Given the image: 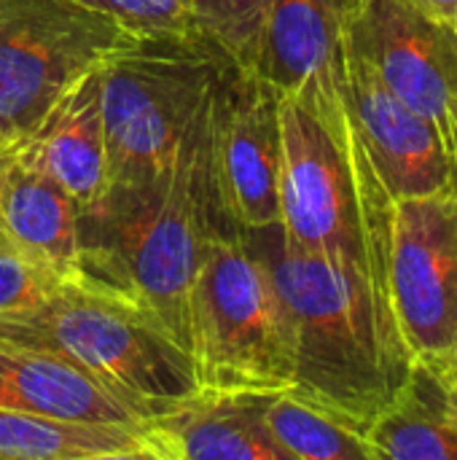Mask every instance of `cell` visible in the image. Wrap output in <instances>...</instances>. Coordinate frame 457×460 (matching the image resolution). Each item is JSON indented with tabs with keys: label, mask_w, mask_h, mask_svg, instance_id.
<instances>
[{
	"label": "cell",
	"mask_w": 457,
	"mask_h": 460,
	"mask_svg": "<svg viewBox=\"0 0 457 460\" xmlns=\"http://www.w3.org/2000/svg\"><path fill=\"white\" fill-rule=\"evenodd\" d=\"M294 326V388L366 437L412 380L388 286L353 261L288 248L277 226L248 232Z\"/></svg>",
	"instance_id": "6da1fadb"
},
{
	"label": "cell",
	"mask_w": 457,
	"mask_h": 460,
	"mask_svg": "<svg viewBox=\"0 0 457 460\" xmlns=\"http://www.w3.org/2000/svg\"><path fill=\"white\" fill-rule=\"evenodd\" d=\"M205 116L207 108L167 170L105 183L78 208V286L137 307L189 356L191 288L205 245L213 232H229L205 178Z\"/></svg>",
	"instance_id": "7a4b0ae2"
},
{
	"label": "cell",
	"mask_w": 457,
	"mask_h": 460,
	"mask_svg": "<svg viewBox=\"0 0 457 460\" xmlns=\"http://www.w3.org/2000/svg\"><path fill=\"white\" fill-rule=\"evenodd\" d=\"M280 237L288 248L358 264L388 286L393 199L356 129L334 137L299 100L277 97Z\"/></svg>",
	"instance_id": "3957f363"
},
{
	"label": "cell",
	"mask_w": 457,
	"mask_h": 460,
	"mask_svg": "<svg viewBox=\"0 0 457 460\" xmlns=\"http://www.w3.org/2000/svg\"><path fill=\"white\" fill-rule=\"evenodd\" d=\"M229 65L202 35H124L100 62L108 183L167 170Z\"/></svg>",
	"instance_id": "277c9868"
},
{
	"label": "cell",
	"mask_w": 457,
	"mask_h": 460,
	"mask_svg": "<svg viewBox=\"0 0 457 460\" xmlns=\"http://www.w3.org/2000/svg\"><path fill=\"white\" fill-rule=\"evenodd\" d=\"M191 361L199 388H294V326L272 272L245 234L213 232L191 288Z\"/></svg>",
	"instance_id": "5b68a950"
},
{
	"label": "cell",
	"mask_w": 457,
	"mask_h": 460,
	"mask_svg": "<svg viewBox=\"0 0 457 460\" xmlns=\"http://www.w3.org/2000/svg\"><path fill=\"white\" fill-rule=\"evenodd\" d=\"M0 337L48 350L154 412L199 391L191 356L159 323L92 288L67 286L30 313L0 318Z\"/></svg>",
	"instance_id": "8992f818"
},
{
	"label": "cell",
	"mask_w": 457,
	"mask_h": 460,
	"mask_svg": "<svg viewBox=\"0 0 457 460\" xmlns=\"http://www.w3.org/2000/svg\"><path fill=\"white\" fill-rule=\"evenodd\" d=\"M124 35L65 0H0V146L11 148Z\"/></svg>",
	"instance_id": "52a82bcc"
},
{
	"label": "cell",
	"mask_w": 457,
	"mask_h": 460,
	"mask_svg": "<svg viewBox=\"0 0 457 460\" xmlns=\"http://www.w3.org/2000/svg\"><path fill=\"white\" fill-rule=\"evenodd\" d=\"M205 178L224 229L248 234L280 224L277 94L237 62L207 102Z\"/></svg>",
	"instance_id": "ba28073f"
},
{
	"label": "cell",
	"mask_w": 457,
	"mask_h": 460,
	"mask_svg": "<svg viewBox=\"0 0 457 460\" xmlns=\"http://www.w3.org/2000/svg\"><path fill=\"white\" fill-rule=\"evenodd\" d=\"M388 283L412 361L457 353V191L393 202Z\"/></svg>",
	"instance_id": "9c48e42d"
},
{
	"label": "cell",
	"mask_w": 457,
	"mask_h": 460,
	"mask_svg": "<svg viewBox=\"0 0 457 460\" xmlns=\"http://www.w3.org/2000/svg\"><path fill=\"white\" fill-rule=\"evenodd\" d=\"M347 43L436 129L457 183V22L415 0H361Z\"/></svg>",
	"instance_id": "30bf717a"
},
{
	"label": "cell",
	"mask_w": 457,
	"mask_h": 460,
	"mask_svg": "<svg viewBox=\"0 0 457 460\" xmlns=\"http://www.w3.org/2000/svg\"><path fill=\"white\" fill-rule=\"evenodd\" d=\"M358 8L361 0H269L253 54L242 65L277 97L307 105L339 140L353 132L345 54Z\"/></svg>",
	"instance_id": "8fae6325"
},
{
	"label": "cell",
	"mask_w": 457,
	"mask_h": 460,
	"mask_svg": "<svg viewBox=\"0 0 457 460\" xmlns=\"http://www.w3.org/2000/svg\"><path fill=\"white\" fill-rule=\"evenodd\" d=\"M345 78L350 116L391 199L457 191L455 172L436 129L396 97L350 43Z\"/></svg>",
	"instance_id": "7c38bea8"
},
{
	"label": "cell",
	"mask_w": 457,
	"mask_h": 460,
	"mask_svg": "<svg viewBox=\"0 0 457 460\" xmlns=\"http://www.w3.org/2000/svg\"><path fill=\"white\" fill-rule=\"evenodd\" d=\"M100 62L81 73L8 148L11 159L51 178L78 208L89 205L108 183Z\"/></svg>",
	"instance_id": "4fadbf2b"
},
{
	"label": "cell",
	"mask_w": 457,
	"mask_h": 460,
	"mask_svg": "<svg viewBox=\"0 0 457 460\" xmlns=\"http://www.w3.org/2000/svg\"><path fill=\"white\" fill-rule=\"evenodd\" d=\"M0 407L24 410L32 415L92 423V426H121L145 434L154 410L116 394L75 364L38 350L13 340L0 337Z\"/></svg>",
	"instance_id": "5bb4252c"
},
{
	"label": "cell",
	"mask_w": 457,
	"mask_h": 460,
	"mask_svg": "<svg viewBox=\"0 0 457 460\" xmlns=\"http://www.w3.org/2000/svg\"><path fill=\"white\" fill-rule=\"evenodd\" d=\"M272 394L207 391L170 404L145 426L151 460H286L264 426Z\"/></svg>",
	"instance_id": "9a60e30c"
},
{
	"label": "cell",
	"mask_w": 457,
	"mask_h": 460,
	"mask_svg": "<svg viewBox=\"0 0 457 460\" xmlns=\"http://www.w3.org/2000/svg\"><path fill=\"white\" fill-rule=\"evenodd\" d=\"M0 224L59 280L81 283L78 202L51 178L11 159L0 189Z\"/></svg>",
	"instance_id": "2e32d148"
},
{
	"label": "cell",
	"mask_w": 457,
	"mask_h": 460,
	"mask_svg": "<svg viewBox=\"0 0 457 460\" xmlns=\"http://www.w3.org/2000/svg\"><path fill=\"white\" fill-rule=\"evenodd\" d=\"M151 458L145 434L121 426L65 423L0 407V460Z\"/></svg>",
	"instance_id": "e0dca14e"
},
{
	"label": "cell",
	"mask_w": 457,
	"mask_h": 460,
	"mask_svg": "<svg viewBox=\"0 0 457 460\" xmlns=\"http://www.w3.org/2000/svg\"><path fill=\"white\" fill-rule=\"evenodd\" d=\"M377 460H457V429L412 369L409 385L366 429Z\"/></svg>",
	"instance_id": "ac0fdd59"
},
{
	"label": "cell",
	"mask_w": 457,
	"mask_h": 460,
	"mask_svg": "<svg viewBox=\"0 0 457 460\" xmlns=\"http://www.w3.org/2000/svg\"><path fill=\"white\" fill-rule=\"evenodd\" d=\"M264 426L286 460H377L358 429L291 391L269 396Z\"/></svg>",
	"instance_id": "d6986e66"
},
{
	"label": "cell",
	"mask_w": 457,
	"mask_h": 460,
	"mask_svg": "<svg viewBox=\"0 0 457 460\" xmlns=\"http://www.w3.org/2000/svg\"><path fill=\"white\" fill-rule=\"evenodd\" d=\"M269 0H194L197 32L232 62L248 65Z\"/></svg>",
	"instance_id": "ffe728a7"
},
{
	"label": "cell",
	"mask_w": 457,
	"mask_h": 460,
	"mask_svg": "<svg viewBox=\"0 0 457 460\" xmlns=\"http://www.w3.org/2000/svg\"><path fill=\"white\" fill-rule=\"evenodd\" d=\"M65 288L67 283L32 259L0 224V318L30 313Z\"/></svg>",
	"instance_id": "44dd1931"
},
{
	"label": "cell",
	"mask_w": 457,
	"mask_h": 460,
	"mask_svg": "<svg viewBox=\"0 0 457 460\" xmlns=\"http://www.w3.org/2000/svg\"><path fill=\"white\" fill-rule=\"evenodd\" d=\"M110 19L127 35H199L194 0H65Z\"/></svg>",
	"instance_id": "7402d4cb"
},
{
	"label": "cell",
	"mask_w": 457,
	"mask_h": 460,
	"mask_svg": "<svg viewBox=\"0 0 457 460\" xmlns=\"http://www.w3.org/2000/svg\"><path fill=\"white\" fill-rule=\"evenodd\" d=\"M420 8L442 16V19H450V22H457V0H415Z\"/></svg>",
	"instance_id": "603a6c76"
},
{
	"label": "cell",
	"mask_w": 457,
	"mask_h": 460,
	"mask_svg": "<svg viewBox=\"0 0 457 460\" xmlns=\"http://www.w3.org/2000/svg\"><path fill=\"white\" fill-rule=\"evenodd\" d=\"M8 162H11V151L0 146V189H3V178H5V170H8Z\"/></svg>",
	"instance_id": "cb8c5ba5"
}]
</instances>
